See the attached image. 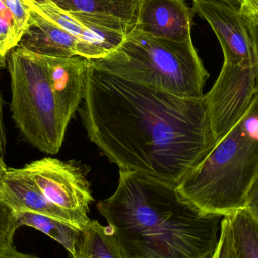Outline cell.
Segmentation results:
<instances>
[{
  "mask_svg": "<svg viewBox=\"0 0 258 258\" xmlns=\"http://www.w3.org/2000/svg\"><path fill=\"white\" fill-rule=\"evenodd\" d=\"M83 101L89 139L119 170L176 186L216 144L204 98L128 81L91 60Z\"/></svg>",
  "mask_w": 258,
  "mask_h": 258,
  "instance_id": "cell-1",
  "label": "cell"
},
{
  "mask_svg": "<svg viewBox=\"0 0 258 258\" xmlns=\"http://www.w3.org/2000/svg\"><path fill=\"white\" fill-rule=\"evenodd\" d=\"M128 258H211L223 216L201 212L176 186L119 170L113 195L97 205Z\"/></svg>",
  "mask_w": 258,
  "mask_h": 258,
  "instance_id": "cell-2",
  "label": "cell"
},
{
  "mask_svg": "<svg viewBox=\"0 0 258 258\" xmlns=\"http://www.w3.org/2000/svg\"><path fill=\"white\" fill-rule=\"evenodd\" d=\"M258 175V92L246 113L177 185L180 197L202 213L231 215L245 208Z\"/></svg>",
  "mask_w": 258,
  "mask_h": 258,
  "instance_id": "cell-3",
  "label": "cell"
},
{
  "mask_svg": "<svg viewBox=\"0 0 258 258\" xmlns=\"http://www.w3.org/2000/svg\"><path fill=\"white\" fill-rule=\"evenodd\" d=\"M91 60L109 74L182 98H203L209 77L192 40L159 39L135 27L105 57Z\"/></svg>",
  "mask_w": 258,
  "mask_h": 258,
  "instance_id": "cell-4",
  "label": "cell"
},
{
  "mask_svg": "<svg viewBox=\"0 0 258 258\" xmlns=\"http://www.w3.org/2000/svg\"><path fill=\"white\" fill-rule=\"evenodd\" d=\"M6 61L15 124L33 147L48 154H57L71 119L57 99L42 57L16 47Z\"/></svg>",
  "mask_w": 258,
  "mask_h": 258,
  "instance_id": "cell-5",
  "label": "cell"
},
{
  "mask_svg": "<svg viewBox=\"0 0 258 258\" xmlns=\"http://www.w3.org/2000/svg\"><path fill=\"white\" fill-rule=\"evenodd\" d=\"M24 168L50 203L74 217L82 230L87 227L91 221L89 206L94 198L90 183L80 166L45 157Z\"/></svg>",
  "mask_w": 258,
  "mask_h": 258,
  "instance_id": "cell-6",
  "label": "cell"
},
{
  "mask_svg": "<svg viewBox=\"0 0 258 258\" xmlns=\"http://www.w3.org/2000/svg\"><path fill=\"white\" fill-rule=\"evenodd\" d=\"M257 92L255 64L224 62L215 84L203 97L215 142L241 120Z\"/></svg>",
  "mask_w": 258,
  "mask_h": 258,
  "instance_id": "cell-7",
  "label": "cell"
},
{
  "mask_svg": "<svg viewBox=\"0 0 258 258\" xmlns=\"http://www.w3.org/2000/svg\"><path fill=\"white\" fill-rule=\"evenodd\" d=\"M192 9L215 32L222 48L224 63L254 64L248 18L239 9L217 0H192Z\"/></svg>",
  "mask_w": 258,
  "mask_h": 258,
  "instance_id": "cell-8",
  "label": "cell"
},
{
  "mask_svg": "<svg viewBox=\"0 0 258 258\" xmlns=\"http://www.w3.org/2000/svg\"><path fill=\"white\" fill-rule=\"evenodd\" d=\"M18 47L49 57H82L97 60L107 55L102 50L79 39L33 10L30 11L28 27Z\"/></svg>",
  "mask_w": 258,
  "mask_h": 258,
  "instance_id": "cell-9",
  "label": "cell"
},
{
  "mask_svg": "<svg viewBox=\"0 0 258 258\" xmlns=\"http://www.w3.org/2000/svg\"><path fill=\"white\" fill-rule=\"evenodd\" d=\"M194 15L185 0H141L135 28L159 39L188 42Z\"/></svg>",
  "mask_w": 258,
  "mask_h": 258,
  "instance_id": "cell-10",
  "label": "cell"
},
{
  "mask_svg": "<svg viewBox=\"0 0 258 258\" xmlns=\"http://www.w3.org/2000/svg\"><path fill=\"white\" fill-rule=\"evenodd\" d=\"M0 197L15 212H34L81 230L74 217L44 197L24 168H6L0 172Z\"/></svg>",
  "mask_w": 258,
  "mask_h": 258,
  "instance_id": "cell-11",
  "label": "cell"
},
{
  "mask_svg": "<svg viewBox=\"0 0 258 258\" xmlns=\"http://www.w3.org/2000/svg\"><path fill=\"white\" fill-rule=\"evenodd\" d=\"M85 23L130 33L136 26L141 0H52Z\"/></svg>",
  "mask_w": 258,
  "mask_h": 258,
  "instance_id": "cell-12",
  "label": "cell"
},
{
  "mask_svg": "<svg viewBox=\"0 0 258 258\" xmlns=\"http://www.w3.org/2000/svg\"><path fill=\"white\" fill-rule=\"evenodd\" d=\"M33 12L60 26L84 42L108 54L120 44L124 37L101 31L82 21L72 12L59 7L52 0H23Z\"/></svg>",
  "mask_w": 258,
  "mask_h": 258,
  "instance_id": "cell-13",
  "label": "cell"
},
{
  "mask_svg": "<svg viewBox=\"0 0 258 258\" xmlns=\"http://www.w3.org/2000/svg\"><path fill=\"white\" fill-rule=\"evenodd\" d=\"M30 11L23 0H0V68L25 33Z\"/></svg>",
  "mask_w": 258,
  "mask_h": 258,
  "instance_id": "cell-14",
  "label": "cell"
},
{
  "mask_svg": "<svg viewBox=\"0 0 258 258\" xmlns=\"http://www.w3.org/2000/svg\"><path fill=\"white\" fill-rule=\"evenodd\" d=\"M74 258H128L109 226L91 220L82 230Z\"/></svg>",
  "mask_w": 258,
  "mask_h": 258,
  "instance_id": "cell-15",
  "label": "cell"
},
{
  "mask_svg": "<svg viewBox=\"0 0 258 258\" xmlns=\"http://www.w3.org/2000/svg\"><path fill=\"white\" fill-rule=\"evenodd\" d=\"M19 227H29L42 232L61 245L71 257L75 256L76 248L82 230L59 220L31 212H15Z\"/></svg>",
  "mask_w": 258,
  "mask_h": 258,
  "instance_id": "cell-16",
  "label": "cell"
},
{
  "mask_svg": "<svg viewBox=\"0 0 258 258\" xmlns=\"http://www.w3.org/2000/svg\"><path fill=\"white\" fill-rule=\"evenodd\" d=\"M237 258H258V222L245 208L229 215Z\"/></svg>",
  "mask_w": 258,
  "mask_h": 258,
  "instance_id": "cell-17",
  "label": "cell"
},
{
  "mask_svg": "<svg viewBox=\"0 0 258 258\" xmlns=\"http://www.w3.org/2000/svg\"><path fill=\"white\" fill-rule=\"evenodd\" d=\"M19 228L15 212L0 197V250L14 245V237Z\"/></svg>",
  "mask_w": 258,
  "mask_h": 258,
  "instance_id": "cell-18",
  "label": "cell"
},
{
  "mask_svg": "<svg viewBox=\"0 0 258 258\" xmlns=\"http://www.w3.org/2000/svg\"><path fill=\"white\" fill-rule=\"evenodd\" d=\"M211 258H237L235 249L233 228L228 215L223 217L218 246Z\"/></svg>",
  "mask_w": 258,
  "mask_h": 258,
  "instance_id": "cell-19",
  "label": "cell"
},
{
  "mask_svg": "<svg viewBox=\"0 0 258 258\" xmlns=\"http://www.w3.org/2000/svg\"><path fill=\"white\" fill-rule=\"evenodd\" d=\"M245 208L258 222V175L248 189Z\"/></svg>",
  "mask_w": 258,
  "mask_h": 258,
  "instance_id": "cell-20",
  "label": "cell"
},
{
  "mask_svg": "<svg viewBox=\"0 0 258 258\" xmlns=\"http://www.w3.org/2000/svg\"><path fill=\"white\" fill-rule=\"evenodd\" d=\"M250 33L252 39L254 53V64L256 68V89L258 92V18H247Z\"/></svg>",
  "mask_w": 258,
  "mask_h": 258,
  "instance_id": "cell-21",
  "label": "cell"
},
{
  "mask_svg": "<svg viewBox=\"0 0 258 258\" xmlns=\"http://www.w3.org/2000/svg\"><path fill=\"white\" fill-rule=\"evenodd\" d=\"M239 11L247 18H258V0H242Z\"/></svg>",
  "mask_w": 258,
  "mask_h": 258,
  "instance_id": "cell-22",
  "label": "cell"
},
{
  "mask_svg": "<svg viewBox=\"0 0 258 258\" xmlns=\"http://www.w3.org/2000/svg\"><path fill=\"white\" fill-rule=\"evenodd\" d=\"M6 149V135L3 120V107H2L1 95H0V163L6 166L4 162L5 153Z\"/></svg>",
  "mask_w": 258,
  "mask_h": 258,
  "instance_id": "cell-23",
  "label": "cell"
},
{
  "mask_svg": "<svg viewBox=\"0 0 258 258\" xmlns=\"http://www.w3.org/2000/svg\"><path fill=\"white\" fill-rule=\"evenodd\" d=\"M0 258H40L32 254H26L18 251L16 248L12 246L5 249L0 250Z\"/></svg>",
  "mask_w": 258,
  "mask_h": 258,
  "instance_id": "cell-24",
  "label": "cell"
},
{
  "mask_svg": "<svg viewBox=\"0 0 258 258\" xmlns=\"http://www.w3.org/2000/svg\"><path fill=\"white\" fill-rule=\"evenodd\" d=\"M217 1L222 2V3H226V4L229 5L232 7L239 9V10L242 3V0H217Z\"/></svg>",
  "mask_w": 258,
  "mask_h": 258,
  "instance_id": "cell-25",
  "label": "cell"
},
{
  "mask_svg": "<svg viewBox=\"0 0 258 258\" xmlns=\"http://www.w3.org/2000/svg\"><path fill=\"white\" fill-rule=\"evenodd\" d=\"M7 168L6 166H3V165H2L1 163H0V172H1L2 171H3V169H5V168Z\"/></svg>",
  "mask_w": 258,
  "mask_h": 258,
  "instance_id": "cell-26",
  "label": "cell"
}]
</instances>
